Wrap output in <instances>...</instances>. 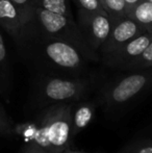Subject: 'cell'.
<instances>
[{"label":"cell","mask_w":152,"mask_h":153,"mask_svg":"<svg viewBox=\"0 0 152 153\" xmlns=\"http://www.w3.org/2000/svg\"><path fill=\"white\" fill-rule=\"evenodd\" d=\"M24 25L19 10L10 0H0V26L10 36H18Z\"/></svg>","instance_id":"cell-1"},{"label":"cell","mask_w":152,"mask_h":153,"mask_svg":"<svg viewBox=\"0 0 152 153\" xmlns=\"http://www.w3.org/2000/svg\"><path fill=\"white\" fill-rule=\"evenodd\" d=\"M46 53L50 59L62 67L72 68L79 62V55L75 49L65 43H51L46 47Z\"/></svg>","instance_id":"cell-2"},{"label":"cell","mask_w":152,"mask_h":153,"mask_svg":"<svg viewBox=\"0 0 152 153\" xmlns=\"http://www.w3.org/2000/svg\"><path fill=\"white\" fill-rule=\"evenodd\" d=\"M145 82L146 78L143 75H131L126 77L116 87L113 92V98L118 102L128 100L144 87Z\"/></svg>","instance_id":"cell-3"},{"label":"cell","mask_w":152,"mask_h":153,"mask_svg":"<svg viewBox=\"0 0 152 153\" xmlns=\"http://www.w3.org/2000/svg\"><path fill=\"white\" fill-rule=\"evenodd\" d=\"M75 92L76 88L74 83L61 79H53L46 85V95L54 100L71 98Z\"/></svg>","instance_id":"cell-4"},{"label":"cell","mask_w":152,"mask_h":153,"mask_svg":"<svg viewBox=\"0 0 152 153\" xmlns=\"http://www.w3.org/2000/svg\"><path fill=\"white\" fill-rule=\"evenodd\" d=\"M38 14L44 28L48 32H51V33H54V32L61 30L67 24V19L62 14L50 12V10H47L45 8L39 10Z\"/></svg>","instance_id":"cell-5"},{"label":"cell","mask_w":152,"mask_h":153,"mask_svg":"<svg viewBox=\"0 0 152 153\" xmlns=\"http://www.w3.org/2000/svg\"><path fill=\"white\" fill-rule=\"evenodd\" d=\"M48 139L51 145L63 146L67 142L69 135V125L64 121H57L48 126Z\"/></svg>","instance_id":"cell-6"},{"label":"cell","mask_w":152,"mask_h":153,"mask_svg":"<svg viewBox=\"0 0 152 153\" xmlns=\"http://www.w3.org/2000/svg\"><path fill=\"white\" fill-rule=\"evenodd\" d=\"M136 29H138V27L134 22L130 20L123 21L116 27L114 31V38L116 39V41L120 43L125 42L136 34Z\"/></svg>","instance_id":"cell-7"},{"label":"cell","mask_w":152,"mask_h":153,"mask_svg":"<svg viewBox=\"0 0 152 153\" xmlns=\"http://www.w3.org/2000/svg\"><path fill=\"white\" fill-rule=\"evenodd\" d=\"M8 70V61H7V50H6L4 39L0 31V93L3 94L4 87L6 85Z\"/></svg>","instance_id":"cell-8"},{"label":"cell","mask_w":152,"mask_h":153,"mask_svg":"<svg viewBox=\"0 0 152 153\" xmlns=\"http://www.w3.org/2000/svg\"><path fill=\"white\" fill-rule=\"evenodd\" d=\"M93 32L96 38L103 40L110 33V22L103 16H98L93 21Z\"/></svg>","instance_id":"cell-9"},{"label":"cell","mask_w":152,"mask_h":153,"mask_svg":"<svg viewBox=\"0 0 152 153\" xmlns=\"http://www.w3.org/2000/svg\"><path fill=\"white\" fill-rule=\"evenodd\" d=\"M149 43H150V40H149L148 36H139V38L134 39L133 41H131V42L127 45L126 51H127L128 54L133 55V56L142 54L145 51V49L148 47Z\"/></svg>","instance_id":"cell-10"},{"label":"cell","mask_w":152,"mask_h":153,"mask_svg":"<svg viewBox=\"0 0 152 153\" xmlns=\"http://www.w3.org/2000/svg\"><path fill=\"white\" fill-rule=\"evenodd\" d=\"M136 18L142 23L152 22V2H144L136 10Z\"/></svg>","instance_id":"cell-11"},{"label":"cell","mask_w":152,"mask_h":153,"mask_svg":"<svg viewBox=\"0 0 152 153\" xmlns=\"http://www.w3.org/2000/svg\"><path fill=\"white\" fill-rule=\"evenodd\" d=\"M42 7L53 13L64 15L66 13V0H42Z\"/></svg>","instance_id":"cell-12"},{"label":"cell","mask_w":152,"mask_h":153,"mask_svg":"<svg viewBox=\"0 0 152 153\" xmlns=\"http://www.w3.org/2000/svg\"><path fill=\"white\" fill-rule=\"evenodd\" d=\"M92 118V111L89 107H80V108L77 111L75 115V124L77 127L79 128H83L85 127L89 122L91 121Z\"/></svg>","instance_id":"cell-13"},{"label":"cell","mask_w":152,"mask_h":153,"mask_svg":"<svg viewBox=\"0 0 152 153\" xmlns=\"http://www.w3.org/2000/svg\"><path fill=\"white\" fill-rule=\"evenodd\" d=\"M47 129H48V126L38 129L35 132V135H33V140L36 141V143H37L38 145L42 146V147H48L49 145H51L48 139Z\"/></svg>","instance_id":"cell-14"},{"label":"cell","mask_w":152,"mask_h":153,"mask_svg":"<svg viewBox=\"0 0 152 153\" xmlns=\"http://www.w3.org/2000/svg\"><path fill=\"white\" fill-rule=\"evenodd\" d=\"M14 3V5L19 10L24 23L28 20V4L29 0H10Z\"/></svg>","instance_id":"cell-15"},{"label":"cell","mask_w":152,"mask_h":153,"mask_svg":"<svg viewBox=\"0 0 152 153\" xmlns=\"http://www.w3.org/2000/svg\"><path fill=\"white\" fill-rule=\"evenodd\" d=\"M105 2L108 5V7L114 10H117V12L123 10L126 4L125 0H105Z\"/></svg>","instance_id":"cell-16"},{"label":"cell","mask_w":152,"mask_h":153,"mask_svg":"<svg viewBox=\"0 0 152 153\" xmlns=\"http://www.w3.org/2000/svg\"><path fill=\"white\" fill-rule=\"evenodd\" d=\"M80 3L83 5V7L87 8V10H94L98 7V1L97 0H79Z\"/></svg>","instance_id":"cell-17"},{"label":"cell","mask_w":152,"mask_h":153,"mask_svg":"<svg viewBox=\"0 0 152 153\" xmlns=\"http://www.w3.org/2000/svg\"><path fill=\"white\" fill-rule=\"evenodd\" d=\"M142 54H143V57H144L146 61L152 62V42L149 43L148 47L145 49V51L142 53Z\"/></svg>","instance_id":"cell-18"},{"label":"cell","mask_w":152,"mask_h":153,"mask_svg":"<svg viewBox=\"0 0 152 153\" xmlns=\"http://www.w3.org/2000/svg\"><path fill=\"white\" fill-rule=\"evenodd\" d=\"M6 125L5 123V119H4V113L2 111V108L1 106H0V130H1L2 128H4Z\"/></svg>","instance_id":"cell-19"},{"label":"cell","mask_w":152,"mask_h":153,"mask_svg":"<svg viewBox=\"0 0 152 153\" xmlns=\"http://www.w3.org/2000/svg\"><path fill=\"white\" fill-rule=\"evenodd\" d=\"M140 153H152V147H146L144 149H142Z\"/></svg>","instance_id":"cell-20"},{"label":"cell","mask_w":152,"mask_h":153,"mask_svg":"<svg viewBox=\"0 0 152 153\" xmlns=\"http://www.w3.org/2000/svg\"><path fill=\"white\" fill-rule=\"evenodd\" d=\"M138 0H125L126 3H136Z\"/></svg>","instance_id":"cell-21"}]
</instances>
